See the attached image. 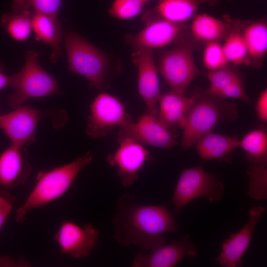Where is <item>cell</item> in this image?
<instances>
[{
  "instance_id": "cell-1",
  "label": "cell",
  "mask_w": 267,
  "mask_h": 267,
  "mask_svg": "<svg viewBox=\"0 0 267 267\" xmlns=\"http://www.w3.org/2000/svg\"><path fill=\"white\" fill-rule=\"evenodd\" d=\"M174 215L165 206L140 204L134 194L125 193L116 204L114 238L122 246L151 250L165 244V233L178 231Z\"/></svg>"
},
{
  "instance_id": "cell-2",
  "label": "cell",
  "mask_w": 267,
  "mask_h": 267,
  "mask_svg": "<svg viewBox=\"0 0 267 267\" xmlns=\"http://www.w3.org/2000/svg\"><path fill=\"white\" fill-rule=\"evenodd\" d=\"M93 153L88 151L67 164L38 173L33 188L16 211L15 220L22 223L28 212L44 206L64 195L81 171L89 165Z\"/></svg>"
},
{
  "instance_id": "cell-3",
  "label": "cell",
  "mask_w": 267,
  "mask_h": 267,
  "mask_svg": "<svg viewBox=\"0 0 267 267\" xmlns=\"http://www.w3.org/2000/svg\"><path fill=\"white\" fill-rule=\"evenodd\" d=\"M226 99L207 91L195 94L183 129L180 143L182 149H188L222 122L238 119L236 105Z\"/></svg>"
},
{
  "instance_id": "cell-4",
  "label": "cell",
  "mask_w": 267,
  "mask_h": 267,
  "mask_svg": "<svg viewBox=\"0 0 267 267\" xmlns=\"http://www.w3.org/2000/svg\"><path fill=\"white\" fill-rule=\"evenodd\" d=\"M10 87L13 92L8 104L13 109L21 106L29 99L61 93L57 81L41 66L38 53L33 50L26 53L25 64L18 73L12 75Z\"/></svg>"
},
{
  "instance_id": "cell-5",
  "label": "cell",
  "mask_w": 267,
  "mask_h": 267,
  "mask_svg": "<svg viewBox=\"0 0 267 267\" xmlns=\"http://www.w3.org/2000/svg\"><path fill=\"white\" fill-rule=\"evenodd\" d=\"M64 43L69 70L86 78L99 89L106 88L109 84V71L105 55L74 33L66 34Z\"/></svg>"
},
{
  "instance_id": "cell-6",
  "label": "cell",
  "mask_w": 267,
  "mask_h": 267,
  "mask_svg": "<svg viewBox=\"0 0 267 267\" xmlns=\"http://www.w3.org/2000/svg\"><path fill=\"white\" fill-rule=\"evenodd\" d=\"M224 193L223 183L215 176L206 172L201 166L185 169L176 184L173 196L177 214L184 206L199 198L210 202L220 200Z\"/></svg>"
},
{
  "instance_id": "cell-7",
  "label": "cell",
  "mask_w": 267,
  "mask_h": 267,
  "mask_svg": "<svg viewBox=\"0 0 267 267\" xmlns=\"http://www.w3.org/2000/svg\"><path fill=\"white\" fill-rule=\"evenodd\" d=\"M86 133L92 138L104 137L116 127L132 122L124 104L116 97L106 93L98 94L89 105Z\"/></svg>"
},
{
  "instance_id": "cell-8",
  "label": "cell",
  "mask_w": 267,
  "mask_h": 267,
  "mask_svg": "<svg viewBox=\"0 0 267 267\" xmlns=\"http://www.w3.org/2000/svg\"><path fill=\"white\" fill-rule=\"evenodd\" d=\"M159 71L171 90L183 93L201 72L193 57V48L180 44L161 52Z\"/></svg>"
},
{
  "instance_id": "cell-9",
  "label": "cell",
  "mask_w": 267,
  "mask_h": 267,
  "mask_svg": "<svg viewBox=\"0 0 267 267\" xmlns=\"http://www.w3.org/2000/svg\"><path fill=\"white\" fill-rule=\"evenodd\" d=\"M118 149L109 154L106 161L117 168V176L125 188L132 186L139 178V173L147 161L154 158L141 143L129 137L117 139Z\"/></svg>"
},
{
  "instance_id": "cell-10",
  "label": "cell",
  "mask_w": 267,
  "mask_h": 267,
  "mask_svg": "<svg viewBox=\"0 0 267 267\" xmlns=\"http://www.w3.org/2000/svg\"><path fill=\"white\" fill-rule=\"evenodd\" d=\"M99 236L98 230L89 222L81 226L73 221L64 220L53 237L62 254L80 259L90 254L97 244Z\"/></svg>"
},
{
  "instance_id": "cell-11",
  "label": "cell",
  "mask_w": 267,
  "mask_h": 267,
  "mask_svg": "<svg viewBox=\"0 0 267 267\" xmlns=\"http://www.w3.org/2000/svg\"><path fill=\"white\" fill-rule=\"evenodd\" d=\"M119 129L117 139L129 137L141 144L166 149L177 144L169 128L157 115L147 112L136 122L132 121Z\"/></svg>"
},
{
  "instance_id": "cell-12",
  "label": "cell",
  "mask_w": 267,
  "mask_h": 267,
  "mask_svg": "<svg viewBox=\"0 0 267 267\" xmlns=\"http://www.w3.org/2000/svg\"><path fill=\"white\" fill-rule=\"evenodd\" d=\"M45 112L27 106L14 109L0 114V128L11 141V144L25 146L36 140L38 124Z\"/></svg>"
},
{
  "instance_id": "cell-13",
  "label": "cell",
  "mask_w": 267,
  "mask_h": 267,
  "mask_svg": "<svg viewBox=\"0 0 267 267\" xmlns=\"http://www.w3.org/2000/svg\"><path fill=\"white\" fill-rule=\"evenodd\" d=\"M132 59L137 68L138 92L147 106V112L157 115L161 94L152 49L137 48Z\"/></svg>"
},
{
  "instance_id": "cell-14",
  "label": "cell",
  "mask_w": 267,
  "mask_h": 267,
  "mask_svg": "<svg viewBox=\"0 0 267 267\" xmlns=\"http://www.w3.org/2000/svg\"><path fill=\"white\" fill-rule=\"evenodd\" d=\"M197 255L195 245L188 235L179 240L158 246L149 254L137 253L131 265L133 267H173L184 257L194 258Z\"/></svg>"
},
{
  "instance_id": "cell-15",
  "label": "cell",
  "mask_w": 267,
  "mask_h": 267,
  "mask_svg": "<svg viewBox=\"0 0 267 267\" xmlns=\"http://www.w3.org/2000/svg\"><path fill=\"white\" fill-rule=\"evenodd\" d=\"M265 210L261 206L249 209V219L246 225L238 232L231 234L222 242V251L216 260L220 265L225 267L242 266V258L249 247L254 230Z\"/></svg>"
},
{
  "instance_id": "cell-16",
  "label": "cell",
  "mask_w": 267,
  "mask_h": 267,
  "mask_svg": "<svg viewBox=\"0 0 267 267\" xmlns=\"http://www.w3.org/2000/svg\"><path fill=\"white\" fill-rule=\"evenodd\" d=\"M25 146L11 144L0 154V188L9 190L23 185L32 166Z\"/></svg>"
},
{
  "instance_id": "cell-17",
  "label": "cell",
  "mask_w": 267,
  "mask_h": 267,
  "mask_svg": "<svg viewBox=\"0 0 267 267\" xmlns=\"http://www.w3.org/2000/svg\"><path fill=\"white\" fill-rule=\"evenodd\" d=\"M182 31L181 24L162 18L149 23L141 32L131 37L130 41L137 49L160 48L175 41Z\"/></svg>"
},
{
  "instance_id": "cell-18",
  "label": "cell",
  "mask_w": 267,
  "mask_h": 267,
  "mask_svg": "<svg viewBox=\"0 0 267 267\" xmlns=\"http://www.w3.org/2000/svg\"><path fill=\"white\" fill-rule=\"evenodd\" d=\"M195 95L185 97L183 93L172 90L161 94L158 101L157 116L168 128L178 126L183 129Z\"/></svg>"
},
{
  "instance_id": "cell-19",
  "label": "cell",
  "mask_w": 267,
  "mask_h": 267,
  "mask_svg": "<svg viewBox=\"0 0 267 267\" xmlns=\"http://www.w3.org/2000/svg\"><path fill=\"white\" fill-rule=\"evenodd\" d=\"M194 145L203 160L230 162L231 154L238 147L239 139L236 136L211 132L201 137Z\"/></svg>"
},
{
  "instance_id": "cell-20",
  "label": "cell",
  "mask_w": 267,
  "mask_h": 267,
  "mask_svg": "<svg viewBox=\"0 0 267 267\" xmlns=\"http://www.w3.org/2000/svg\"><path fill=\"white\" fill-rule=\"evenodd\" d=\"M221 0H160L157 10L162 18L181 24L193 18L202 4L217 5Z\"/></svg>"
},
{
  "instance_id": "cell-21",
  "label": "cell",
  "mask_w": 267,
  "mask_h": 267,
  "mask_svg": "<svg viewBox=\"0 0 267 267\" xmlns=\"http://www.w3.org/2000/svg\"><path fill=\"white\" fill-rule=\"evenodd\" d=\"M31 23L37 39L43 41L52 48V60L61 56L62 30L58 17L33 12Z\"/></svg>"
},
{
  "instance_id": "cell-22",
  "label": "cell",
  "mask_w": 267,
  "mask_h": 267,
  "mask_svg": "<svg viewBox=\"0 0 267 267\" xmlns=\"http://www.w3.org/2000/svg\"><path fill=\"white\" fill-rule=\"evenodd\" d=\"M242 34L251 65L258 67L267 51V24L265 21H256L244 26Z\"/></svg>"
},
{
  "instance_id": "cell-23",
  "label": "cell",
  "mask_w": 267,
  "mask_h": 267,
  "mask_svg": "<svg viewBox=\"0 0 267 267\" xmlns=\"http://www.w3.org/2000/svg\"><path fill=\"white\" fill-rule=\"evenodd\" d=\"M229 25L209 14L202 13L193 18L190 30L194 39L206 44L220 42L224 38Z\"/></svg>"
},
{
  "instance_id": "cell-24",
  "label": "cell",
  "mask_w": 267,
  "mask_h": 267,
  "mask_svg": "<svg viewBox=\"0 0 267 267\" xmlns=\"http://www.w3.org/2000/svg\"><path fill=\"white\" fill-rule=\"evenodd\" d=\"M229 27L222 45L228 63L234 66L251 65L247 48L239 24Z\"/></svg>"
},
{
  "instance_id": "cell-25",
  "label": "cell",
  "mask_w": 267,
  "mask_h": 267,
  "mask_svg": "<svg viewBox=\"0 0 267 267\" xmlns=\"http://www.w3.org/2000/svg\"><path fill=\"white\" fill-rule=\"evenodd\" d=\"M238 147L246 152V157L252 165L267 166V134L261 129L253 130L239 140Z\"/></svg>"
},
{
  "instance_id": "cell-26",
  "label": "cell",
  "mask_w": 267,
  "mask_h": 267,
  "mask_svg": "<svg viewBox=\"0 0 267 267\" xmlns=\"http://www.w3.org/2000/svg\"><path fill=\"white\" fill-rule=\"evenodd\" d=\"M31 10L7 13L0 18V23L7 33L13 39L24 41L30 36L32 28Z\"/></svg>"
},
{
  "instance_id": "cell-27",
  "label": "cell",
  "mask_w": 267,
  "mask_h": 267,
  "mask_svg": "<svg viewBox=\"0 0 267 267\" xmlns=\"http://www.w3.org/2000/svg\"><path fill=\"white\" fill-rule=\"evenodd\" d=\"M61 0H12V11L18 12L34 9V12L58 17Z\"/></svg>"
},
{
  "instance_id": "cell-28",
  "label": "cell",
  "mask_w": 267,
  "mask_h": 267,
  "mask_svg": "<svg viewBox=\"0 0 267 267\" xmlns=\"http://www.w3.org/2000/svg\"><path fill=\"white\" fill-rule=\"evenodd\" d=\"M267 166L251 165L248 170L249 185L248 194L254 199L267 198Z\"/></svg>"
},
{
  "instance_id": "cell-29",
  "label": "cell",
  "mask_w": 267,
  "mask_h": 267,
  "mask_svg": "<svg viewBox=\"0 0 267 267\" xmlns=\"http://www.w3.org/2000/svg\"><path fill=\"white\" fill-rule=\"evenodd\" d=\"M205 44L203 62L207 69L213 71L228 66V62L220 42H210Z\"/></svg>"
},
{
  "instance_id": "cell-30",
  "label": "cell",
  "mask_w": 267,
  "mask_h": 267,
  "mask_svg": "<svg viewBox=\"0 0 267 267\" xmlns=\"http://www.w3.org/2000/svg\"><path fill=\"white\" fill-rule=\"evenodd\" d=\"M207 77L210 86L207 91L211 92L223 88L234 82L242 80L240 73L228 66L209 71Z\"/></svg>"
},
{
  "instance_id": "cell-31",
  "label": "cell",
  "mask_w": 267,
  "mask_h": 267,
  "mask_svg": "<svg viewBox=\"0 0 267 267\" xmlns=\"http://www.w3.org/2000/svg\"><path fill=\"white\" fill-rule=\"evenodd\" d=\"M143 3L139 0H114L110 13L122 19L132 18L140 13Z\"/></svg>"
},
{
  "instance_id": "cell-32",
  "label": "cell",
  "mask_w": 267,
  "mask_h": 267,
  "mask_svg": "<svg viewBox=\"0 0 267 267\" xmlns=\"http://www.w3.org/2000/svg\"><path fill=\"white\" fill-rule=\"evenodd\" d=\"M207 92L221 98H233L242 100L246 102L249 101V98L245 92L242 80L234 82L214 91Z\"/></svg>"
},
{
  "instance_id": "cell-33",
  "label": "cell",
  "mask_w": 267,
  "mask_h": 267,
  "mask_svg": "<svg viewBox=\"0 0 267 267\" xmlns=\"http://www.w3.org/2000/svg\"><path fill=\"white\" fill-rule=\"evenodd\" d=\"M16 200L8 190L0 188V230L10 214Z\"/></svg>"
},
{
  "instance_id": "cell-34",
  "label": "cell",
  "mask_w": 267,
  "mask_h": 267,
  "mask_svg": "<svg viewBox=\"0 0 267 267\" xmlns=\"http://www.w3.org/2000/svg\"><path fill=\"white\" fill-rule=\"evenodd\" d=\"M256 112L259 120L264 123L267 121V89L262 91L256 104Z\"/></svg>"
},
{
  "instance_id": "cell-35",
  "label": "cell",
  "mask_w": 267,
  "mask_h": 267,
  "mask_svg": "<svg viewBox=\"0 0 267 267\" xmlns=\"http://www.w3.org/2000/svg\"><path fill=\"white\" fill-rule=\"evenodd\" d=\"M12 81V75L8 76L4 72V64L0 61V90L6 86H10Z\"/></svg>"
},
{
  "instance_id": "cell-36",
  "label": "cell",
  "mask_w": 267,
  "mask_h": 267,
  "mask_svg": "<svg viewBox=\"0 0 267 267\" xmlns=\"http://www.w3.org/2000/svg\"><path fill=\"white\" fill-rule=\"evenodd\" d=\"M140 0L142 2L144 3V2L149 1L150 0Z\"/></svg>"
},
{
  "instance_id": "cell-37",
  "label": "cell",
  "mask_w": 267,
  "mask_h": 267,
  "mask_svg": "<svg viewBox=\"0 0 267 267\" xmlns=\"http://www.w3.org/2000/svg\"></svg>"
}]
</instances>
